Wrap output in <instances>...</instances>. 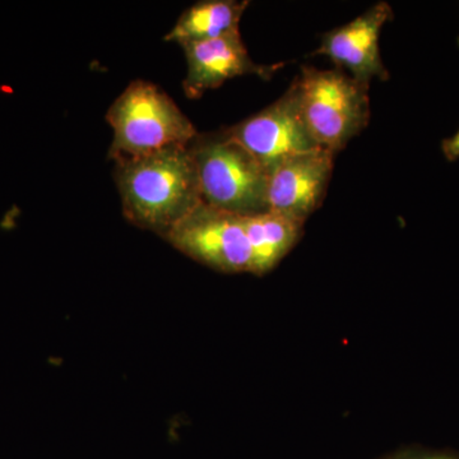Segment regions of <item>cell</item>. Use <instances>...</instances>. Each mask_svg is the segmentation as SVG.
<instances>
[{"label":"cell","instance_id":"6da1fadb","mask_svg":"<svg viewBox=\"0 0 459 459\" xmlns=\"http://www.w3.org/2000/svg\"><path fill=\"white\" fill-rule=\"evenodd\" d=\"M115 181L126 219L166 238L204 204L188 147H172L115 162Z\"/></svg>","mask_w":459,"mask_h":459},{"label":"cell","instance_id":"7a4b0ae2","mask_svg":"<svg viewBox=\"0 0 459 459\" xmlns=\"http://www.w3.org/2000/svg\"><path fill=\"white\" fill-rule=\"evenodd\" d=\"M114 131L110 157L120 160L188 147L199 134L174 100L156 84L133 81L107 114Z\"/></svg>","mask_w":459,"mask_h":459},{"label":"cell","instance_id":"3957f363","mask_svg":"<svg viewBox=\"0 0 459 459\" xmlns=\"http://www.w3.org/2000/svg\"><path fill=\"white\" fill-rule=\"evenodd\" d=\"M188 150L204 204L241 217L270 211V172L228 131L198 134Z\"/></svg>","mask_w":459,"mask_h":459},{"label":"cell","instance_id":"277c9868","mask_svg":"<svg viewBox=\"0 0 459 459\" xmlns=\"http://www.w3.org/2000/svg\"><path fill=\"white\" fill-rule=\"evenodd\" d=\"M301 115L320 148L336 155L370 120L369 87L342 69L304 65L295 77Z\"/></svg>","mask_w":459,"mask_h":459},{"label":"cell","instance_id":"5b68a950","mask_svg":"<svg viewBox=\"0 0 459 459\" xmlns=\"http://www.w3.org/2000/svg\"><path fill=\"white\" fill-rule=\"evenodd\" d=\"M166 241L183 255L223 273H250L252 249L246 217L202 204L177 226Z\"/></svg>","mask_w":459,"mask_h":459},{"label":"cell","instance_id":"8992f818","mask_svg":"<svg viewBox=\"0 0 459 459\" xmlns=\"http://www.w3.org/2000/svg\"><path fill=\"white\" fill-rule=\"evenodd\" d=\"M226 131L268 172L289 157L320 148L305 126L295 80L270 107Z\"/></svg>","mask_w":459,"mask_h":459},{"label":"cell","instance_id":"52a82bcc","mask_svg":"<svg viewBox=\"0 0 459 459\" xmlns=\"http://www.w3.org/2000/svg\"><path fill=\"white\" fill-rule=\"evenodd\" d=\"M334 153L325 148L289 157L270 171L268 210L307 222L325 201Z\"/></svg>","mask_w":459,"mask_h":459},{"label":"cell","instance_id":"ba28073f","mask_svg":"<svg viewBox=\"0 0 459 459\" xmlns=\"http://www.w3.org/2000/svg\"><path fill=\"white\" fill-rule=\"evenodd\" d=\"M394 20L386 2H379L351 22L325 33L313 56H327L338 69H346L358 82L369 87L371 80H389L380 56L379 38L383 26Z\"/></svg>","mask_w":459,"mask_h":459},{"label":"cell","instance_id":"9c48e42d","mask_svg":"<svg viewBox=\"0 0 459 459\" xmlns=\"http://www.w3.org/2000/svg\"><path fill=\"white\" fill-rule=\"evenodd\" d=\"M188 62V74L183 82L186 98L195 100L208 90L219 89L226 81L241 75L255 74L271 80L281 65H258L250 57L240 32L216 40L180 45Z\"/></svg>","mask_w":459,"mask_h":459},{"label":"cell","instance_id":"30bf717a","mask_svg":"<svg viewBox=\"0 0 459 459\" xmlns=\"http://www.w3.org/2000/svg\"><path fill=\"white\" fill-rule=\"evenodd\" d=\"M304 225L272 211L246 217L247 234L252 249L250 273L263 276L273 270L298 244Z\"/></svg>","mask_w":459,"mask_h":459},{"label":"cell","instance_id":"8fae6325","mask_svg":"<svg viewBox=\"0 0 459 459\" xmlns=\"http://www.w3.org/2000/svg\"><path fill=\"white\" fill-rule=\"evenodd\" d=\"M249 2L237 0H205L193 4L165 36L166 41L179 45L216 40L238 33L241 17Z\"/></svg>","mask_w":459,"mask_h":459},{"label":"cell","instance_id":"7c38bea8","mask_svg":"<svg viewBox=\"0 0 459 459\" xmlns=\"http://www.w3.org/2000/svg\"><path fill=\"white\" fill-rule=\"evenodd\" d=\"M377 459H459V452L453 449L406 446Z\"/></svg>","mask_w":459,"mask_h":459},{"label":"cell","instance_id":"4fadbf2b","mask_svg":"<svg viewBox=\"0 0 459 459\" xmlns=\"http://www.w3.org/2000/svg\"><path fill=\"white\" fill-rule=\"evenodd\" d=\"M443 155L449 162L457 161L459 159V129L452 137L442 142Z\"/></svg>","mask_w":459,"mask_h":459},{"label":"cell","instance_id":"5bb4252c","mask_svg":"<svg viewBox=\"0 0 459 459\" xmlns=\"http://www.w3.org/2000/svg\"><path fill=\"white\" fill-rule=\"evenodd\" d=\"M458 47H459V38H458Z\"/></svg>","mask_w":459,"mask_h":459}]
</instances>
